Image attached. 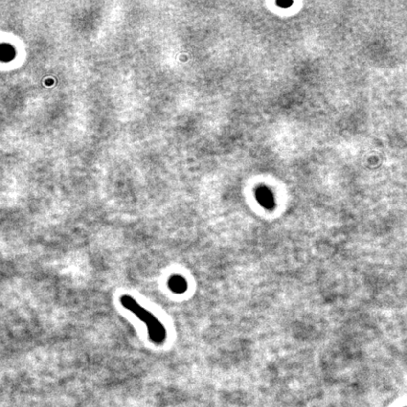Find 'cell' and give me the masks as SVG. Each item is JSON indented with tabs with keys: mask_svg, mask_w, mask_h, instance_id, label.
I'll return each instance as SVG.
<instances>
[{
	"mask_svg": "<svg viewBox=\"0 0 407 407\" xmlns=\"http://www.w3.org/2000/svg\"><path fill=\"white\" fill-rule=\"evenodd\" d=\"M120 303L127 310L139 318L140 321L145 323L150 341L156 345H160L165 342L167 339L165 326L153 313L142 307L133 297L127 294L121 296Z\"/></svg>",
	"mask_w": 407,
	"mask_h": 407,
	"instance_id": "obj_1",
	"label": "cell"
},
{
	"mask_svg": "<svg viewBox=\"0 0 407 407\" xmlns=\"http://www.w3.org/2000/svg\"><path fill=\"white\" fill-rule=\"evenodd\" d=\"M169 288L174 293H185L188 288L187 281L180 275H174L169 280Z\"/></svg>",
	"mask_w": 407,
	"mask_h": 407,
	"instance_id": "obj_2",
	"label": "cell"
},
{
	"mask_svg": "<svg viewBox=\"0 0 407 407\" xmlns=\"http://www.w3.org/2000/svg\"><path fill=\"white\" fill-rule=\"evenodd\" d=\"M277 5L279 6L280 8H289L290 6L293 5V2H277Z\"/></svg>",
	"mask_w": 407,
	"mask_h": 407,
	"instance_id": "obj_3",
	"label": "cell"
}]
</instances>
